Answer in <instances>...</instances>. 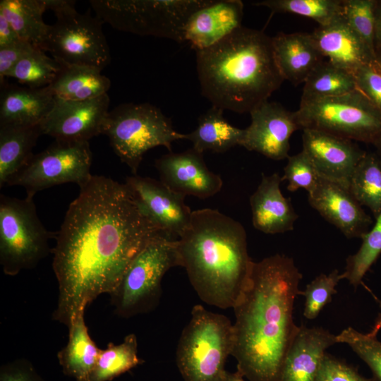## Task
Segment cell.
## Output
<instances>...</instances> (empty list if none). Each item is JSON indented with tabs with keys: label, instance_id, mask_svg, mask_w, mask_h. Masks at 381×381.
Returning <instances> with one entry per match:
<instances>
[{
	"label": "cell",
	"instance_id": "26",
	"mask_svg": "<svg viewBox=\"0 0 381 381\" xmlns=\"http://www.w3.org/2000/svg\"><path fill=\"white\" fill-rule=\"evenodd\" d=\"M40 126H0V187L9 181L26 165L39 136Z\"/></svg>",
	"mask_w": 381,
	"mask_h": 381
},
{
	"label": "cell",
	"instance_id": "10",
	"mask_svg": "<svg viewBox=\"0 0 381 381\" xmlns=\"http://www.w3.org/2000/svg\"><path fill=\"white\" fill-rule=\"evenodd\" d=\"M175 266H179L177 239L161 234L134 258L110 294L116 314L129 318L154 308L161 295L162 278Z\"/></svg>",
	"mask_w": 381,
	"mask_h": 381
},
{
	"label": "cell",
	"instance_id": "3",
	"mask_svg": "<svg viewBox=\"0 0 381 381\" xmlns=\"http://www.w3.org/2000/svg\"><path fill=\"white\" fill-rule=\"evenodd\" d=\"M177 250L179 266L203 302L223 309L236 306L250 284L254 265L241 223L217 210L193 211Z\"/></svg>",
	"mask_w": 381,
	"mask_h": 381
},
{
	"label": "cell",
	"instance_id": "39",
	"mask_svg": "<svg viewBox=\"0 0 381 381\" xmlns=\"http://www.w3.org/2000/svg\"><path fill=\"white\" fill-rule=\"evenodd\" d=\"M287 159L282 179L288 181V190L294 192L304 188L310 192L316 186L319 175L307 155L302 150L289 156Z\"/></svg>",
	"mask_w": 381,
	"mask_h": 381
},
{
	"label": "cell",
	"instance_id": "46",
	"mask_svg": "<svg viewBox=\"0 0 381 381\" xmlns=\"http://www.w3.org/2000/svg\"><path fill=\"white\" fill-rule=\"evenodd\" d=\"M375 298L377 299V298L375 296H374ZM377 301L379 303V306L381 308V301L379 300V299H377ZM381 329V313H380L378 314V316L377 318V319L375 320V322L373 326V328L372 329L370 330V332H368V334L371 336H373V337H377L379 331Z\"/></svg>",
	"mask_w": 381,
	"mask_h": 381
},
{
	"label": "cell",
	"instance_id": "15",
	"mask_svg": "<svg viewBox=\"0 0 381 381\" xmlns=\"http://www.w3.org/2000/svg\"><path fill=\"white\" fill-rule=\"evenodd\" d=\"M250 114L251 123L244 129L240 145L273 160L288 158L290 138L300 129L294 112L288 111L279 103L267 100Z\"/></svg>",
	"mask_w": 381,
	"mask_h": 381
},
{
	"label": "cell",
	"instance_id": "16",
	"mask_svg": "<svg viewBox=\"0 0 381 381\" xmlns=\"http://www.w3.org/2000/svg\"><path fill=\"white\" fill-rule=\"evenodd\" d=\"M160 181L184 196L205 199L222 188L221 176L206 166L203 153L193 147L181 152H169L155 161Z\"/></svg>",
	"mask_w": 381,
	"mask_h": 381
},
{
	"label": "cell",
	"instance_id": "36",
	"mask_svg": "<svg viewBox=\"0 0 381 381\" xmlns=\"http://www.w3.org/2000/svg\"><path fill=\"white\" fill-rule=\"evenodd\" d=\"M375 0H343L342 17L375 54Z\"/></svg>",
	"mask_w": 381,
	"mask_h": 381
},
{
	"label": "cell",
	"instance_id": "32",
	"mask_svg": "<svg viewBox=\"0 0 381 381\" xmlns=\"http://www.w3.org/2000/svg\"><path fill=\"white\" fill-rule=\"evenodd\" d=\"M143 362L138 356L137 337L130 334L122 343L109 342L106 349L101 350L89 381H111Z\"/></svg>",
	"mask_w": 381,
	"mask_h": 381
},
{
	"label": "cell",
	"instance_id": "47",
	"mask_svg": "<svg viewBox=\"0 0 381 381\" xmlns=\"http://www.w3.org/2000/svg\"><path fill=\"white\" fill-rule=\"evenodd\" d=\"M223 381H246L244 377L236 370L235 373H229L226 371V373L224 377Z\"/></svg>",
	"mask_w": 381,
	"mask_h": 381
},
{
	"label": "cell",
	"instance_id": "12",
	"mask_svg": "<svg viewBox=\"0 0 381 381\" xmlns=\"http://www.w3.org/2000/svg\"><path fill=\"white\" fill-rule=\"evenodd\" d=\"M92 152L88 141H58L33 155L26 165L9 181L8 186L25 188L27 197L40 190L66 183L82 186L92 176Z\"/></svg>",
	"mask_w": 381,
	"mask_h": 381
},
{
	"label": "cell",
	"instance_id": "35",
	"mask_svg": "<svg viewBox=\"0 0 381 381\" xmlns=\"http://www.w3.org/2000/svg\"><path fill=\"white\" fill-rule=\"evenodd\" d=\"M361 238L358 250L347 258L345 271L341 274V279H347L355 288L363 284V277L381 253V214Z\"/></svg>",
	"mask_w": 381,
	"mask_h": 381
},
{
	"label": "cell",
	"instance_id": "20",
	"mask_svg": "<svg viewBox=\"0 0 381 381\" xmlns=\"http://www.w3.org/2000/svg\"><path fill=\"white\" fill-rule=\"evenodd\" d=\"M318 50L332 64L354 73L375 61L373 54L340 16L331 23L318 25L310 33Z\"/></svg>",
	"mask_w": 381,
	"mask_h": 381
},
{
	"label": "cell",
	"instance_id": "19",
	"mask_svg": "<svg viewBox=\"0 0 381 381\" xmlns=\"http://www.w3.org/2000/svg\"><path fill=\"white\" fill-rule=\"evenodd\" d=\"M243 4L239 0H210L188 20L183 41L195 51L207 49L241 27Z\"/></svg>",
	"mask_w": 381,
	"mask_h": 381
},
{
	"label": "cell",
	"instance_id": "25",
	"mask_svg": "<svg viewBox=\"0 0 381 381\" xmlns=\"http://www.w3.org/2000/svg\"><path fill=\"white\" fill-rule=\"evenodd\" d=\"M68 330V343L57 353L59 363L65 375L76 381H89L102 349L92 340L84 314L74 320Z\"/></svg>",
	"mask_w": 381,
	"mask_h": 381
},
{
	"label": "cell",
	"instance_id": "22",
	"mask_svg": "<svg viewBox=\"0 0 381 381\" xmlns=\"http://www.w3.org/2000/svg\"><path fill=\"white\" fill-rule=\"evenodd\" d=\"M282 177L277 173L262 174L261 181L250 198L253 226L265 234L284 233L294 229L298 219L289 198L280 189Z\"/></svg>",
	"mask_w": 381,
	"mask_h": 381
},
{
	"label": "cell",
	"instance_id": "34",
	"mask_svg": "<svg viewBox=\"0 0 381 381\" xmlns=\"http://www.w3.org/2000/svg\"><path fill=\"white\" fill-rule=\"evenodd\" d=\"M268 8L272 13H293L311 18L319 25L342 16L343 0H264L253 3Z\"/></svg>",
	"mask_w": 381,
	"mask_h": 381
},
{
	"label": "cell",
	"instance_id": "9",
	"mask_svg": "<svg viewBox=\"0 0 381 381\" xmlns=\"http://www.w3.org/2000/svg\"><path fill=\"white\" fill-rule=\"evenodd\" d=\"M294 114L302 130L316 129L374 147L381 142V111L358 90L301 102Z\"/></svg>",
	"mask_w": 381,
	"mask_h": 381
},
{
	"label": "cell",
	"instance_id": "24",
	"mask_svg": "<svg viewBox=\"0 0 381 381\" xmlns=\"http://www.w3.org/2000/svg\"><path fill=\"white\" fill-rule=\"evenodd\" d=\"M271 39L281 74L294 85L304 83L311 72L324 61L310 33L279 32Z\"/></svg>",
	"mask_w": 381,
	"mask_h": 381
},
{
	"label": "cell",
	"instance_id": "17",
	"mask_svg": "<svg viewBox=\"0 0 381 381\" xmlns=\"http://www.w3.org/2000/svg\"><path fill=\"white\" fill-rule=\"evenodd\" d=\"M302 140V150L318 175L348 188L351 176L365 151L352 140L316 129H303Z\"/></svg>",
	"mask_w": 381,
	"mask_h": 381
},
{
	"label": "cell",
	"instance_id": "4",
	"mask_svg": "<svg viewBox=\"0 0 381 381\" xmlns=\"http://www.w3.org/2000/svg\"><path fill=\"white\" fill-rule=\"evenodd\" d=\"M195 52L201 93L223 110L250 113L267 101L284 80L271 37L262 30L241 26Z\"/></svg>",
	"mask_w": 381,
	"mask_h": 381
},
{
	"label": "cell",
	"instance_id": "2",
	"mask_svg": "<svg viewBox=\"0 0 381 381\" xmlns=\"http://www.w3.org/2000/svg\"><path fill=\"white\" fill-rule=\"evenodd\" d=\"M302 274L291 258L276 254L255 262L250 284L233 308L232 355L248 381H279L298 326L294 305Z\"/></svg>",
	"mask_w": 381,
	"mask_h": 381
},
{
	"label": "cell",
	"instance_id": "33",
	"mask_svg": "<svg viewBox=\"0 0 381 381\" xmlns=\"http://www.w3.org/2000/svg\"><path fill=\"white\" fill-rule=\"evenodd\" d=\"M43 49L35 47L13 68L8 78L30 88L49 87L56 80L63 65Z\"/></svg>",
	"mask_w": 381,
	"mask_h": 381
},
{
	"label": "cell",
	"instance_id": "7",
	"mask_svg": "<svg viewBox=\"0 0 381 381\" xmlns=\"http://www.w3.org/2000/svg\"><path fill=\"white\" fill-rule=\"evenodd\" d=\"M74 1L46 0L56 22L51 25L42 48L62 65L97 68L102 71L110 62L109 47L102 31V20L90 9L77 11Z\"/></svg>",
	"mask_w": 381,
	"mask_h": 381
},
{
	"label": "cell",
	"instance_id": "6",
	"mask_svg": "<svg viewBox=\"0 0 381 381\" xmlns=\"http://www.w3.org/2000/svg\"><path fill=\"white\" fill-rule=\"evenodd\" d=\"M101 134L108 137L113 150L133 175L149 150L164 146L171 152V143L184 139L170 119L149 103H124L109 110Z\"/></svg>",
	"mask_w": 381,
	"mask_h": 381
},
{
	"label": "cell",
	"instance_id": "37",
	"mask_svg": "<svg viewBox=\"0 0 381 381\" xmlns=\"http://www.w3.org/2000/svg\"><path fill=\"white\" fill-rule=\"evenodd\" d=\"M338 343L349 345L370 368L373 381H381V342L377 337L364 334L353 327L337 335Z\"/></svg>",
	"mask_w": 381,
	"mask_h": 381
},
{
	"label": "cell",
	"instance_id": "49",
	"mask_svg": "<svg viewBox=\"0 0 381 381\" xmlns=\"http://www.w3.org/2000/svg\"><path fill=\"white\" fill-rule=\"evenodd\" d=\"M375 147V153L377 155L380 162L381 164V142L376 146Z\"/></svg>",
	"mask_w": 381,
	"mask_h": 381
},
{
	"label": "cell",
	"instance_id": "11",
	"mask_svg": "<svg viewBox=\"0 0 381 381\" xmlns=\"http://www.w3.org/2000/svg\"><path fill=\"white\" fill-rule=\"evenodd\" d=\"M49 232L40 222L33 198L0 196V264L4 272L16 276L31 269L52 252Z\"/></svg>",
	"mask_w": 381,
	"mask_h": 381
},
{
	"label": "cell",
	"instance_id": "8",
	"mask_svg": "<svg viewBox=\"0 0 381 381\" xmlns=\"http://www.w3.org/2000/svg\"><path fill=\"white\" fill-rule=\"evenodd\" d=\"M210 0H91L95 15L114 28L181 43L191 15Z\"/></svg>",
	"mask_w": 381,
	"mask_h": 381
},
{
	"label": "cell",
	"instance_id": "18",
	"mask_svg": "<svg viewBox=\"0 0 381 381\" xmlns=\"http://www.w3.org/2000/svg\"><path fill=\"white\" fill-rule=\"evenodd\" d=\"M308 193L313 208L348 238H361L373 223L348 188L319 176Z\"/></svg>",
	"mask_w": 381,
	"mask_h": 381
},
{
	"label": "cell",
	"instance_id": "1",
	"mask_svg": "<svg viewBox=\"0 0 381 381\" xmlns=\"http://www.w3.org/2000/svg\"><path fill=\"white\" fill-rule=\"evenodd\" d=\"M163 234L126 183L92 175L55 234L59 296L53 319L69 328L97 296L114 291L134 258Z\"/></svg>",
	"mask_w": 381,
	"mask_h": 381
},
{
	"label": "cell",
	"instance_id": "30",
	"mask_svg": "<svg viewBox=\"0 0 381 381\" xmlns=\"http://www.w3.org/2000/svg\"><path fill=\"white\" fill-rule=\"evenodd\" d=\"M356 90L353 73L324 60L304 82L301 102L340 96Z\"/></svg>",
	"mask_w": 381,
	"mask_h": 381
},
{
	"label": "cell",
	"instance_id": "27",
	"mask_svg": "<svg viewBox=\"0 0 381 381\" xmlns=\"http://www.w3.org/2000/svg\"><path fill=\"white\" fill-rule=\"evenodd\" d=\"M224 110L212 106L198 120L195 129L184 134V140H190L193 148L205 151L224 152L236 145H240L244 129L230 124L223 116Z\"/></svg>",
	"mask_w": 381,
	"mask_h": 381
},
{
	"label": "cell",
	"instance_id": "28",
	"mask_svg": "<svg viewBox=\"0 0 381 381\" xmlns=\"http://www.w3.org/2000/svg\"><path fill=\"white\" fill-rule=\"evenodd\" d=\"M97 68L63 65L54 83L49 86L56 98L68 101H83L107 93L109 78Z\"/></svg>",
	"mask_w": 381,
	"mask_h": 381
},
{
	"label": "cell",
	"instance_id": "38",
	"mask_svg": "<svg viewBox=\"0 0 381 381\" xmlns=\"http://www.w3.org/2000/svg\"><path fill=\"white\" fill-rule=\"evenodd\" d=\"M342 279L341 274L334 270L329 274H320L307 284L306 290L300 292L305 296L303 315L309 320L318 317L322 308L332 301L337 293L335 289L339 282Z\"/></svg>",
	"mask_w": 381,
	"mask_h": 381
},
{
	"label": "cell",
	"instance_id": "13",
	"mask_svg": "<svg viewBox=\"0 0 381 381\" xmlns=\"http://www.w3.org/2000/svg\"><path fill=\"white\" fill-rule=\"evenodd\" d=\"M109 103L107 93L83 101L56 98L53 108L39 125L42 134L58 141L89 142L102 133Z\"/></svg>",
	"mask_w": 381,
	"mask_h": 381
},
{
	"label": "cell",
	"instance_id": "45",
	"mask_svg": "<svg viewBox=\"0 0 381 381\" xmlns=\"http://www.w3.org/2000/svg\"><path fill=\"white\" fill-rule=\"evenodd\" d=\"M375 50H381V0L375 4Z\"/></svg>",
	"mask_w": 381,
	"mask_h": 381
},
{
	"label": "cell",
	"instance_id": "29",
	"mask_svg": "<svg viewBox=\"0 0 381 381\" xmlns=\"http://www.w3.org/2000/svg\"><path fill=\"white\" fill-rule=\"evenodd\" d=\"M45 0H1L0 14L13 27L19 39L42 48L51 25L43 20Z\"/></svg>",
	"mask_w": 381,
	"mask_h": 381
},
{
	"label": "cell",
	"instance_id": "31",
	"mask_svg": "<svg viewBox=\"0 0 381 381\" xmlns=\"http://www.w3.org/2000/svg\"><path fill=\"white\" fill-rule=\"evenodd\" d=\"M348 189L375 219L381 214V164L375 152H365L351 176Z\"/></svg>",
	"mask_w": 381,
	"mask_h": 381
},
{
	"label": "cell",
	"instance_id": "44",
	"mask_svg": "<svg viewBox=\"0 0 381 381\" xmlns=\"http://www.w3.org/2000/svg\"><path fill=\"white\" fill-rule=\"evenodd\" d=\"M20 41L16 31L6 18L0 14V48Z\"/></svg>",
	"mask_w": 381,
	"mask_h": 381
},
{
	"label": "cell",
	"instance_id": "21",
	"mask_svg": "<svg viewBox=\"0 0 381 381\" xmlns=\"http://www.w3.org/2000/svg\"><path fill=\"white\" fill-rule=\"evenodd\" d=\"M337 335L322 327H298L282 366L279 381H315L327 349Z\"/></svg>",
	"mask_w": 381,
	"mask_h": 381
},
{
	"label": "cell",
	"instance_id": "48",
	"mask_svg": "<svg viewBox=\"0 0 381 381\" xmlns=\"http://www.w3.org/2000/svg\"><path fill=\"white\" fill-rule=\"evenodd\" d=\"M375 64L381 71V50L375 51Z\"/></svg>",
	"mask_w": 381,
	"mask_h": 381
},
{
	"label": "cell",
	"instance_id": "41",
	"mask_svg": "<svg viewBox=\"0 0 381 381\" xmlns=\"http://www.w3.org/2000/svg\"><path fill=\"white\" fill-rule=\"evenodd\" d=\"M353 74L358 90L381 111V71L375 61L359 68Z\"/></svg>",
	"mask_w": 381,
	"mask_h": 381
},
{
	"label": "cell",
	"instance_id": "42",
	"mask_svg": "<svg viewBox=\"0 0 381 381\" xmlns=\"http://www.w3.org/2000/svg\"><path fill=\"white\" fill-rule=\"evenodd\" d=\"M35 46L18 41L9 46L0 48V83H4L6 78L16 66V64L28 53Z\"/></svg>",
	"mask_w": 381,
	"mask_h": 381
},
{
	"label": "cell",
	"instance_id": "23",
	"mask_svg": "<svg viewBox=\"0 0 381 381\" xmlns=\"http://www.w3.org/2000/svg\"><path fill=\"white\" fill-rule=\"evenodd\" d=\"M55 101L49 87L30 88L5 80L1 83L0 126H39Z\"/></svg>",
	"mask_w": 381,
	"mask_h": 381
},
{
	"label": "cell",
	"instance_id": "40",
	"mask_svg": "<svg viewBox=\"0 0 381 381\" xmlns=\"http://www.w3.org/2000/svg\"><path fill=\"white\" fill-rule=\"evenodd\" d=\"M315 381H373L361 375L357 368L325 353Z\"/></svg>",
	"mask_w": 381,
	"mask_h": 381
},
{
	"label": "cell",
	"instance_id": "14",
	"mask_svg": "<svg viewBox=\"0 0 381 381\" xmlns=\"http://www.w3.org/2000/svg\"><path fill=\"white\" fill-rule=\"evenodd\" d=\"M126 186L144 212L162 231L179 239L188 227L193 211L178 193L160 180L138 175L128 176Z\"/></svg>",
	"mask_w": 381,
	"mask_h": 381
},
{
	"label": "cell",
	"instance_id": "5",
	"mask_svg": "<svg viewBox=\"0 0 381 381\" xmlns=\"http://www.w3.org/2000/svg\"><path fill=\"white\" fill-rule=\"evenodd\" d=\"M233 349L234 328L229 318L195 306L176 350V363L184 381H223Z\"/></svg>",
	"mask_w": 381,
	"mask_h": 381
},
{
	"label": "cell",
	"instance_id": "43",
	"mask_svg": "<svg viewBox=\"0 0 381 381\" xmlns=\"http://www.w3.org/2000/svg\"><path fill=\"white\" fill-rule=\"evenodd\" d=\"M0 381H44L30 363L18 360L1 366Z\"/></svg>",
	"mask_w": 381,
	"mask_h": 381
}]
</instances>
